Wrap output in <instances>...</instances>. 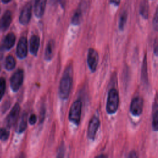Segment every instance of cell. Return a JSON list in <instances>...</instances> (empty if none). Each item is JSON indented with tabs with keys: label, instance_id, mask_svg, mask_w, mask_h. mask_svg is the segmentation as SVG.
<instances>
[{
	"label": "cell",
	"instance_id": "1",
	"mask_svg": "<svg viewBox=\"0 0 158 158\" xmlns=\"http://www.w3.org/2000/svg\"><path fill=\"white\" fill-rule=\"evenodd\" d=\"M72 67L69 65L65 69L59 85V96L61 99L66 100L70 95L72 86Z\"/></svg>",
	"mask_w": 158,
	"mask_h": 158
},
{
	"label": "cell",
	"instance_id": "2",
	"mask_svg": "<svg viewBox=\"0 0 158 158\" xmlns=\"http://www.w3.org/2000/svg\"><path fill=\"white\" fill-rule=\"evenodd\" d=\"M119 106V94L117 90L112 88L109 90L106 103V111L108 114H115Z\"/></svg>",
	"mask_w": 158,
	"mask_h": 158
},
{
	"label": "cell",
	"instance_id": "3",
	"mask_svg": "<svg viewBox=\"0 0 158 158\" xmlns=\"http://www.w3.org/2000/svg\"><path fill=\"white\" fill-rule=\"evenodd\" d=\"M82 111V102L78 99L75 101L69 112V120L74 125L78 126L80 122V118Z\"/></svg>",
	"mask_w": 158,
	"mask_h": 158
},
{
	"label": "cell",
	"instance_id": "4",
	"mask_svg": "<svg viewBox=\"0 0 158 158\" xmlns=\"http://www.w3.org/2000/svg\"><path fill=\"white\" fill-rule=\"evenodd\" d=\"M24 78V72L22 69H18L14 73L10 80V88L12 91L17 92L21 87Z\"/></svg>",
	"mask_w": 158,
	"mask_h": 158
},
{
	"label": "cell",
	"instance_id": "5",
	"mask_svg": "<svg viewBox=\"0 0 158 158\" xmlns=\"http://www.w3.org/2000/svg\"><path fill=\"white\" fill-rule=\"evenodd\" d=\"M144 101L143 99L140 96L135 97L131 103L130 106V111L131 114L135 117H138L141 115L143 110Z\"/></svg>",
	"mask_w": 158,
	"mask_h": 158
},
{
	"label": "cell",
	"instance_id": "6",
	"mask_svg": "<svg viewBox=\"0 0 158 158\" xmlns=\"http://www.w3.org/2000/svg\"><path fill=\"white\" fill-rule=\"evenodd\" d=\"M99 62V55L96 50L93 48H89L87 54V64L91 72L96 70Z\"/></svg>",
	"mask_w": 158,
	"mask_h": 158
},
{
	"label": "cell",
	"instance_id": "7",
	"mask_svg": "<svg viewBox=\"0 0 158 158\" xmlns=\"http://www.w3.org/2000/svg\"><path fill=\"white\" fill-rule=\"evenodd\" d=\"M100 126V120L98 117L93 116L90 120L87 130L88 138L91 141H94Z\"/></svg>",
	"mask_w": 158,
	"mask_h": 158
},
{
	"label": "cell",
	"instance_id": "8",
	"mask_svg": "<svg viewBox=\"0 0 158 158\" xmlns=\"http://www.w3.org/2000/svg\"><path fill=\"white\" fill-rule=\"evenodd\" d=\"M28 53V41L25 36L21 37L17 43L16 54L18 58L20 59H25Z\"/></svg>",
	"mask_w": 158,
	"mask_h": 158
},
{
	"label": "cell",
	"instance_id": "9",
	"mask_svg": "<svg viewBox=\"0 0 158 158\" xmlns=\"http://www.w3.org/2000/svg\"><path fill=\"white\" fill-rule=\"evenodd\" d=\"M32 13V6L30 3H27L22 9L20 16L19 22L23 25L28 24L31 17Z\"/></svg>",
	"mask_w": 158,
	"mask_h": 158
},
{
	"label": "cell",
	"instance_id": "10",
	"mask_svg": "<svg viewBox=\"0 0 158 158\" xmlns=\"http://www.w3.org/2000/svg\"><path fill=\"white\" fill-rule=\"evenodd\" d=\"M20 110V105L18 103L15 104V105L13 106L12 109H11L10 112H9V115L6 118V125L9 128H10L15 123L18 118Z\"/></svg>",
	"mask_w": 158,
	"mask_h": 158
},
{
	"label": "cell",
	"instance_id": "11",
	"mask_svg": "<svg viewBox=\"0 0 158 158\" xmlns=\"http://www.w3.org/2000/svg\"><path fill=\"white\" fill-rule=\"evenodd\" d=\"M12 20V13L10 10H7L2 15L0 19V30L5 31L8 29Z\"/></svg>",
	"mask_w": 158,
	"mask_h": 158
},
{
	"label": "cell",
	"instance_id": "12",
	"mask_svg": "<svg viewBox=\"0 0 158 158\" xmlns=\"http://www.w3.org/2000/svg\"><path fill=\"white\" fill-rule=\"evenodd\" d=\"M47 0H36L34 5V14L37 18L43 17L45 11Z\"/></svg>",
	"mask_w": 158,
	"mask_h": 158
},
{
	"label": "cell",
	"instance_id": "13",
	"mask_svg": "<svg viewBox=\"0 0 158 158\" xmlns=\"http://www.w3.org/2000/svg\"><path fill=\"white\" fill-rule=\"evenodd\" d=\"M16 40V36L14 33H9L4 38L2 44V48L4 50H10L14 45Z\"/></svg>",
	"mask_w": 158,
	"mask_h": 158
},
{
	"label": "cell",
	"instance_id": "14",
	"mask_svg": "<svg viewBox=\"0 0 158 158\" xmlns=\"http://www.w3.org/2000/svg\"><path fill=\"white\" fill-rule=\"evenodd\" d=\"M40 38L38 35H33L30 40V52L33 56H36L40 47Z\"/></svg>",
	"mask_w": 158,
	"mask_h": 158
},
{
	"label": "cell",
	"instance_id": "15",
	"mask_svg": "<svg viewBox=\"0 0 158 158\" xmlns=\"http://www.w3.org/2000/svg\"><path fill=\"white\" fill-rule=\"evenodd\" d=\"M27 118L28 114L27 112H23L20 117L16 127V132L17 133H22L25 131L27 127Z\"/></svg>",
	"mask_w": 158,
	"mask_h": 158
},
{
	"label": "cell",
	"instance_id": "16",
	"mask_svg": "<svg viewBox=\"0 0 158 158\" xmlns=\"http://www.w3.org/2000/svg\"><path fill=\"white\" fill-rule=\"evenodd\" d=\"M54 43L53 40H50L48 42L44 55V59L46 61H50L52 60L54 56Z\"/></svg>",
	"mask_w": 158,
	"mask_h": 158
},
{
	"label": "cell",
	"instance_id": "17",
	"mask_svg": "<svg viewBox=\"0 0 158 158\" xmlns=\"http://www.w3.org/2000/svg\"><path fill=\"white\" fill-rule=\"evenodd\" d=\"M83 9L80 6L72 16L71 20L72 24L74 25H78L80 24L83 19Z\"/></svg>",
	"mask_w": 158,
	"mask_h": 158
},
{
	"label": "cell",
	"instance_id": "18",
	"mask_svg": "<svg viewBox=\"0 0 158 158\" xmlns=\"http://www.w3.org/2000/svg\"><path fill=\"white\" fill-rule=\"evenodd\" d=\"M152 127L154 131L158 130V107L156 101L154 102L153 106V112L152 117Z\"/></svg>",
	"mask_w": 158,
	"mask_h": 158
},
{
	"label": "cell",
	"instance_id": "19",
	"mask_svg": "<svg viewBox=\"0 0 158 158\" xmlns=\"http://www.w3.org/2000/svg\"><path fill=\"white\" fill-rule=\"evenodd\" d=\"M149 3L147 0H143L140 4L139 12L141 15L144 19H147L149 17Z\"/></svg>",
	"mask_w": 158,
	"mask_h": 158
},
{
	"label": "cell",
	"instance_id": "20",
	"mask_svg": "<svg viewBox=\"0 0 158 158\" xmlns=\"http://www.w3.org/2000/svg\"><path fill=\"white\" fill-rule=\"evenodd\" d=\"M15 65H16V61L15 58L12 56L9 55L6 58V60H5V64H4L5 69L7 70L10 71L13 70L15 68Z\"/></svg>",
	"mask_w": 158,
	"mask_h": 158
},
{
	"label": "cell",
	"instance_id": "21",
	"mask_svg": "<svg viewBox=\"0 0 158 158\" xmlns=\"http://www.w3.org/2000/svg\"><path fill=\"white\" fill-rule=\"evenodd\" d=\"M141 79L144 84L148 83V70H147V59L146 55H144V57L143 61L142 69H141Z\"/></svg>",
	"mask_w": 158,
	"mask_h": 158
},
{
	"label": "cell",
	"instance_id": "22",
	"mask_svg": "<svg viewBox=\"0 0 158 158\" xmlns=\"http://www.w3.org/2000/svg\"><path fill=\"white\" fill-rule=\"evenodd\" d=\"M128 14L127 12H123L120 17L119 22H118V28L120 31H123L125 28V26L126 25L127 20Z\"/></svg>",
	"mask_w": 158,
	"mask_h": 158
},
{
	"label": "cell",
	"instance_id": "23",
	"mask_svg": "<svg viewBox=\"0 0 158 158\" xmlns=\"http://www.w3.org/2000/svg\"><path fill=\"white\" fill-rule=\"evenodd\" d=\"M9 137V131L6 128H0V140L5 141L8 139Z\"/></svg>",
	"mask_w": 158,
	"mask_h": 158
},
{
	"label": "cell",
	"instance_id": "24",
	"mask_svg": "<svg viewBox=\"0 0 158 158\" xmlns=\"http://www.w3.org/2000/svg\"><path fill=\"white\" fill-rule=\"evenodd\" d=\"M6 89V80L4 78H0V101L2 98Z\"/></svg>",
	"mask_w": 158,
	"mask_h": 158
},
{
	"label": "cell",
	"instance_id": "25",
	"mask_svg": "<svg viewBox=\"0 0 158 158\" xmlns=\"http://www.w3.org/2000/svg\"><path fill=\"white\" fill-rule=\"evenodd\" d=\"M152 23H153V27L154 28V30L156 31L157 30V27H158V15H157V9H156L155 14H154V17L153 18V21H152Z\"/></svg>",
	"mask_w": 158,
	"mask_h": 158
},
{
	"label": "cell",
	"instance_id": "26",
	"mask_svg": "<svg viewBox=\"0 0 158 158\" xmlns=\"http://www.w3.org/2000/svg\"><path fill=\"white\" fill-rule=\"evenodd\" d=\"M37 122V117L35 114H31L29 118H28V122L30 125H35L36 123V122Z\"/></svg>",
	"mask_w": 158,
	"mask_h": 158
},
{
	"label": "cell",
	"instance_id": "27",
	"mask_svg": "<svg viewBox=\"0 0 158 158\" xmlns=\"http://www.w3.org/2000/svg\"><path fill=\"white\" fill-rule=\"evenodd\" d=\"M45 117V108L43 107L41 108V110L40 111V123H41L44 119Z\"/></svg>",
	"mask_w": 158,
	"mask_h": 158
},
{
	"label": "cell",
	"instance_id": "28",
	"mask_svg": "<svg viewBox=\"0 0 158 158\" xmlns=\"http://www.w3.org/2000/svg\"><path fill=\"white\" fill-rule=\"evenodd\" d=\"M128 157H131V158H134V157H138V155L136 154V152L135 151H131L129 154L128 155Z\"/></svg>",
	"mask_w": 158,
	"mask_h": 158
},
{
	"label": "cell",
	"instance_id": "29",
	"mask_svg": "<svg viewBox=\"0 0 158 158\" xmlns=\"http://www.w3.org/2000/svg\"><path fill=\"white\" fill-rule=\"evenodd\" d=\"M121 0H110V3L115 6H118L120 4Z\"/></svg>",
	"mask_w": 158,
	"mask_h": 158
},
{
	"label": "cell",
	"instance_id": "30",
	"mask_svg": "<svg viewBox=\"0 0 158 158\" xmlns=\"http://www.w3.org/2000/svg\"><path fill=\"white\" fill-rule=\"evenodd\" d=\"M154 54H155L156 56L157 55V40H156V41H155V43H154Z\"/></svg>",
	"mask_w": 158,
	"mask_h": 158
},
{
	"label": "cell",
	"instance_id": "31",
	"mask_svg": "<svg viewBox=\"0 0 158 158\" xmlns=\"http://www.w3.org/2000/svg\"><path fill=\"white\" fill-rule=\"evenodd\" d=\"M3 51H4V49L2 48L1 46H0V60L3 57Z\"/></svg>",
	"mask_w": 158,
	"mask_h": 158
},
{
	"label": "cell",
	"instance_id": "32",
	"mask_svg": "<svg viewBox=\"0 0 158 158\" xmlns=\"http://www.w3.org/2000/svg\"><path fill=\"white\" fill-rule=\"evenodd\" d=\"M97 157H106L107 156H105L104 154H101V155H98L96 156Z\"/></svg>",
	"mask_w": 158,
	"mask_h": 158
},
{
	"label": "cell",
	"instance_id": "33",
	"mask_svg": "<svg viewBox=\"0 0 158 158\" xmlns=\"http://www.w3.org/2000/svg\"><path fill=\"white\" fill-rule=\"evenodd\" d=\"M2 1V2H4V3H8V2H9L11 0H1Z\"/></svg>",
	"mask_w": 158,
	"mask_h": 158
},
{
	"label": "cell",
	"instance_id": "34",
	"mask_svg": "<svg viewBox=\"0 0 158 158\" xmlns=\"http://www.w3.org/2000/svg\"><path fill=\"white\" fill-rule=\"evenodd\" d=\"M52 2H56V1H57V0H51Z\"/></svg>",
	"mask_w": 158,
	"mask_h": 158
},
{
	"label": "cell",
	"instance_id": "35",
	"mask_svg": "<svg viewBox=\"0 0 158 158\" xmlns=\"http://www.w3.org/2000/svg\"><path fill=\"white\" fill-rule=\"evenodd\" d=\"M0 70H1V68H0Z\"/></svg>",
	"mask_w": 158,
	"mask_h": 158
}]
</instances>
